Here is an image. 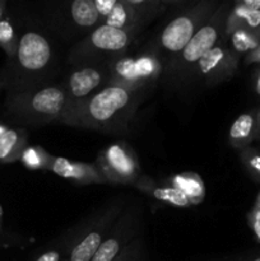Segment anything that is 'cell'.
Instances as JSON below:
<instances>
[{
    "label": "cell",
    "instance_id": "obj_8",
    "mask_svg": "<svg viewBox=\"0 0 260 261\" xmlns=\"http://www.w3.org/2000/svg\"><path fill=\"white\" fill-rule=\"evenodd\" d=\"M102 75L97 69L86 68L75 71L70 76V92L75 97H83L91 93L96 87L99 86Z\"/></svg>",
    "mask_w": 260,
    "mask_h": 261
},
{
    "label": "cell",
    "instance_id": "obj_31",
    "mask_svg": "<svg viewBox=\"0 0 260 261\" xmlns=\"http://www.w3.org/2000/svg\"><path fill=\"white\" fill-rule=\"evenodd\" d=\"M256 89H257V93L260 94V75H259V79H257V84H256Z\"/></svg>",
    "mask_w": 260,
    "mask_h": 261
},
{
    "label": "cell",
    "instance_id": "obj_11",
    "mask_svg": "<svg viewBox=\"0 0 260 261\" xmlns=\"http://www.w3.org/2000/svg\"><path fill=\"white\" fill-rule=\"evenodd\" d=\"M71 17L76 24L91 27L98 20L99 14L93 0H75L71 4Z\"/></svg>",
    "mask_w": 260,
    "mask_h": 261
},
{
    "label": "cell",
    "instance_id": "obj_27",
    "mask_svg": "<svg viewBox=\"0 0 260 261\" xmlns=\"http://www.w3.org/2000/svg\"><path fill=\"white\" fill-rule=\"evenodd\" d=\"M242 7L251 10H260V0H245L241 3Z\"/></svg>",
    "mask_w": 260,
    "mask_h": 261
},
{
    "label": "cell",
    "instance_id": "obj_28",
    "mask_svg": "<svg viewBox=\"0 0 260 261\" xmlns=\"http://www.w3.org/2000/svg\"><path fill=\"white\" fill-rule=\"evenodd\" d=\"M254 231L255 233H256L257 239L260 240V212L259 211L255 213V217H254Z\"/></svg>",
    "mask_w": 260,
    "mask_h": 261
},
{
    "label": "cell",
    "instance_id": "obj_17",
    "mask_svg": "<svg viewBox=\"0 0 260 261\" xmlns=\"http://www.w3.org/2000/svg\"><path fill=\"white\" fill-rule=\"evenodd\" d=\"M153 195L161 201L171 204L175 206H188L191 204L190 199L176 188H158L153 191Z\"/></svg>",
    "mask_w": 260,
    "mask_h": 261
},
{
    "label": "cell",
    "instance_id": "obj_20",
    "mask_svg": "<svg viewBox=\"0 0 260 261\" xmlns=\"http://www.w3.org/2000/svg\"><path fill=\"white\" fill-rule=\"evenodd\" d=\"M120 250V244L117 240L110 239L107 241L102 242L98 247L97 252L94 254L93 259L91 261H114L117 252Z\"/></svg>",
    "mask_w": 260,
    "mask_h": 261
},
{
    "label": "cell",
    "instance_id": "obj_37",
    "mask_svg": "<svg viewBox=\"0 0 260 261\" xmlns=\"http://www.w3.org/2000/svg\"><path fill=\"white\" fill-rule=\"evenodd\" d=\"M114 261H119V260H114Z\"/></svg>",
    "mask_w": 260,
    "mask_h": 261
},
{
    "label": "cell",
    "instance_id": "obj_35",
    "mask_svg": "<svg viewBox=\"0 0 260 261\" xmlns=\"http://www.w3.org/2000/svg\"><path fill=\"white\" fill-rule=\"evenodd\" d=\"M0 216H2V208H0Z\"/></svg>",
    "mask_w": 260,
    "mask_h": 261
},
{
    "label": "cell",
    "instance_id": "obj_14",
    "mask_svg": "<svg viewBox=\"0 0 260 261\" xmlns=\"http://www.w3.org/2000/svg\"><path fill=\"white\" fill-rule=\"evenodd\" d=\"M132 20V9L129 3L117 2L112 12L106 17V24L110 27L124 30Z\"/></svg>",
    "mask_w": 260,
    "mask_h": 261
},
{
    "label": "cell",
    "instance_id": "obj_23",
    "mask_svg": "<svg viewBox=\"0 0 260 261\" xmlns=\"http://www.w3.org/2000/svg\"><path fill=\"white\" fill-rule=\"evenodd\" d=\"M138 68V73H139L140 79L148 78V76L152 75L155 70H157V65H155V61L153 59L147 58H140L135 60Z\"/></svg>",
    "mask_w": 260,
    "mask_h": 261
},
{
    "label": "cell",
    "instance_id": "obj_18",
    "mask_svg": "<svg viewBox=\"0 0 260 261\" xmlns=\"http://www.w3.org/2000/svg\"><path fill=\"white\" fill-rule=\"evenodd\" d=\"M232 45H233L235 50L239 53H246V51L256 48L259 46V41L246 30L240 28V30L235 31L232 35Z\"/></svg>",
    "mask_w": 260,
    "mask_h": 261
},
{
    "label": "cell",
    "instance_id": "obj_12",
    "mask_svg": "<svg viewBox=\"0 0 260 261\" xmlns=\"http://www.w3.org/2000/svg\"><path fill=\"white\" fill-rule=\"evenodd\" d=\"M101 244L102 240L99 233L92 232L74 247L70 254V261H91Z\"/></svg>",
    "mask_w": 260,
    "mask_h": 261
},
{
    "label": "cell",
    "instance_id": "obj_15",
    "mask_svg": "<svg viewBox=\"0 0 260 261\" xmlns=\"http://www.w3.org/2000/svg\"><path fill=\"white\" fill-rule=\"evenodd\" d=\"M224 58H226V53H224L223 48L214 46L198 61L199 69L204 75H209L223 64Z\"/></svg>",
    "mask_w": 260,
    "mask_h": 261
},
{
    "label": "cell",
    "instance_id": "obj_10",
    "mask_svg": "<svg viewBox=\"0 0 260 261\" xmlns=\"http://www.w3.org/2000/svg\"><path fill=\"white\" fill-rule=\"evenodd\" d=\"M173 188L183 191L191 203H199L204 196V184L195 173H180L172 180Z\"/></svg>",
    "mask_w": 260,
    "mask_h": 261
},
{
    "label": "cell",
    "instance_id": "obj_25",
    "mask_svg": "<svg viewBox=\"0 0 260 261\" xmlns=\"http://www.w3.org/2000/svg\"><path fill=\"white\" fill-rule=\"evenodd\" d=\"M93 2L98 14L103 15V17H107L112 12L117 3L116 0H93Z\"/></svg>",
    "mask_w": 260,
    "mask_h": 261
},
{
    "label": "cell",
    "instance_id": "obj_3",
    "mask_svg": "<svg viewBox=\"0 0 260 261\" xmlns=\"http://www.w3.org/2000/svg\"><path fill=\"white\" fill-rule=\"evenodd\" d=\"M102 166L115 180H130L137 171V163L132 153L122 144H112L105 150Z\"/></svg>",
    "mask_w": 260,
    "mask_h": 261
},
{
    "label": "cell",
    "instance_id": "obj_9",
    "mask_svg": "<svg viewBox=\"0 0 260 261\" xmlns=\"http://www.w3.org/2000/svg\"><path fill=\"white\" fill-rule=\"evenodd\" d=\"M53 171L58 176L64 178H71V180H91L94 176L93 170L89 166L83 163H75L66 158H56L53 162Z\"/></svg>",
    "mask_w": 260,
    "mask_h": 261
},
{
    "label": "cell",
    "instance_id": "obj_22",
    "mask_svg": "<svg viewBox=\"0 0 260 261\" xmlns=\"http://www.w3.org/2000/svg\"><path fill=\"white\" fill-rule=\"evenodd\" d=\"M235 14L239 18L244 19L250 27L256 28L260 25V10H251L247 9V8L242 7L241 4L236 8L235 10Z\"/></svg>",
    "mask_w": 260,
    "mask_h": 261
},
{
    "label": "cell",
    "instance_id": "obj_1",
    "mask_svg": "<svg viewBox=\"0 0 260 261\" xmlns=\"http://www.w3.org/2000/svg\"><path fill=\"white\" fill-rule=\"evenodd\" d=\"M17 56L24 69L40 70L50 61L51 48L45 37L36 32H27L20 37L17 46Z\"/></svg>",
    "mask_w": 260,
    "mask_h": 261
},
{
    "label": "cell",
    "instance_id": "obj_6",
    "mask_svg": "<svg viewBox=\"0 0 260 261\" xmlns=\"http://www.w3.org/2000/svg\"><path fill=\"white\" fill-rule=\"evenodd\" d=\"M91 42L99 50L120 51L129 43V36L124 30L103 24L93 31Z\"/></svg>",
    "mask_w": 260,
    "mask_h": 261
},
{
    "label": "cell",
    "instance_id": "obj_5",
    "mask_svg": "<svg viewBox=\"0 0 260 261\" xmlns=\"http://www.w3.org/2000/svg\"><path fill=\"white\" fill-rule=\"evenodd\" d=\"M217 42V30L213 25H205L194 33L191 40L183 50V58L188 63H198Z\"/></svg>",
    "mask_w": 260,
    "mask_h": 261
},
{
    "label": "cell",
    "instance_id": "obj_36",
    "mask_svg": "<svg viewBox=\"0 0 260 261\" xmlns=\"http://www.w3.org/2000/svg\"><path fill=\"white\" fill-rule=\"evenodd\" d=\"M254 261H260V257H259V259H256V260H254Z\"/></svg>",
    "mask_w": 260,
    "mask_h": 261
},
{
    "label": "cell",
    "instance_id": "obj_32",
    "mask_svg": "<svg viewBox=\"0 0 260 261\" xmlns=\"http://www.w3.org/2000/svg\"><path fill=\"white\" fill-rule=\"evenodd\" d=\"M3 12H4V9H3V4L0 3V19H2V17H3Z\"/></svg>",
    "mask_w": 260,
    "mask_h": 261
},
{
    "label": "cell",
    "instance_id": "obj_21",
    "mask_svg": "<svg viewBox=\"0 0 260 261\" xmlns=\"http://www.w3.org/2000/svg\"><path fill=\"white\" fill-rule=\"evenodd\" d=\"M116 74L125 82H137L140 76L134 59H125L117 63Z\"/></svg>",
    "mask_w": 260,
    "mask_h": 261
},
{
    "label": "cell",
    "instance_id": "obj_29",
    "mask_svg": "<svg viewBox=\"0 0 260 261\" xmlns=\"http://www.w3.org/2000/svg\"><path fill=\"white\" fill-rule=\"evenodd\" d=\"M250 166H251L256 172L260 173V155H254V157L250 160Z\"/></svg>",
    "mask_w": 260,
    "mask_h": 261
},
{
    "label": "cell",
    "instance_id": "obj_24",
    "mask_svg": "<svg viewBox=\"0 0 260 261\" xmlns=\"http://www.w3.org/2000/svg\"><path fill=\"white\" fill-rule=\"evenodd\" d=\"M22 160L23 163L30 168H38L43 163L41 153H38V150L36 148H28V149H25L22 155Z\"/></svg>",
    "mask_w": 260,
    "mask_h": 261
},
{
    "label": "cell",
    "instance_id": "obj_2",
    "mask_svg": "<svg viewBox=\"0 0 260 261\" xmlns=\"http://www.w3.org/2000/svg\"><path fill=\"white\" fill-rule=\"evenodd\" d=\"M127 103H129V93L126 89L120 86L107 87L89 101L88 114L94 121H109Z\"/></svg>",
    "mask_w": 260,
    "mask_h": 261
},
{
    "label": "cell",
    "instance_id": "obj_7",
    "mask_svg": "<svg viewBox=\"0 0 260 261\" xmlns=\"http://www.w3.org/2000/svg\"><path fill=\"white\" fill-rule=\"evenodd\" d=\"M65 103V94L61 89L48 87L38 91L31 99V106L38 114L56 115Z\"/></svg>",
    "mask_w": 260,
    "mask_h": 261
},
{
    "label": "cell",
    "instance_id": "obj_30",
    "mask_svg": "<svg viewBox=\"0 0 260 261\" xmlns=\"http://www.w3.org/2000/svg\"><path fill=\"white\" fill-rule=\"evenodd\" d=\"M7 130H8V129H5L4 126H2V125H0V137H2V135L4 134V133L7 132Z\"/></svg>",
    "mask_w": 260,
    "mask_h": 261
},
{
    "label": "cell",
    "instance_id": "obj_13",
    "mask_svg": "<svg viewBox=\"0 0 260 261\" xmlns=\"http://www.w3.org/2000/svg\"><path fill=\"white\" fill-rule=\"evenodd\" d=\"M19 145V133L15 132V130H7L0 137V161L2 162H9V161L15 160Z\"/></svg>",
    "mask_w": 260,
    "mask_h": 261
},
{
    "label": "cell",
    "instance_id": "obj_16",
    "mask_svg": "<svg viewBox=\"0 0 260 261\" xmlns=\"http://www.w3.org/2000/svg\"><path fill=\"white\" fill-rule=\"evenodd\" d=\"M254 127V119L251 115L242 114L237 117L229 129V137L233 142H244L251 135Z\"/></svg>",
    "mask_w": 260,
    "mask_h": 261
},
{
    "label": "cell",
    "instance_id": "obj_34",
    "mask_svg": "<svg viewBox=\"0 0 260 261\" xmlns=\"http://www.w3.org/2000/svg\"><path fill=\"white\" fill-rule=\"evenodd\" d=\"M259 212H260V198H259Z\"/></svg>",
    "mask_w": 260,
    "mask_h": 261
},
{
    "label": "cell",
    "instance_id": "obj_4",
    "mask_svg": "<svg viewBox=\"0 0 260 261\" xmlns=\"http://www.w3.org/2000/svg\"><path fill=\"white\" fill-rule=\"evenodd\" d=\"M194 22L189 17L175 18L161 35V43L165 48L172 53L183 51L194 36Z\"/></svg>",
    "mask_w": 260,
    "mask_h": 261
},
{
    "label": "cell",
    "instance_id": "obj_26",
    "mask_svg": "<svg viewBox=\"0 0 260 261\" xmlns=\"http://www.w3.org/2000/svg\"><path fill=\"white\" fill-rule=\"evenodd\" d=\"M36 261H60V255L56 251L46 252V254L41 255Z\"/></svg>",
    "mask_w": 260,
    "mask_h": 261
},
{
    "label": "cell",
    "instance_id": "obj_33",
    "mask_svg": "<svg viewBox=\"0 0 260 261\" xmlns=\"http://www.w3.org/2000/svg\"><path fill=\"white\" fill-rule=\"evenodd\" d=\"M257 59H259V60H260V50H259V53H257Z\"/></svg>",
    "mask_w": 260,
    "mask_h": 261
},
{
    "label": "cell",
    "instance_id": "obj_19",
    "mask_svg": "<svg viewBox=\"0 0 260 261\" xmlns=\"http://www.w3.org/2000/svg\"><path fill=\"white\" fill-rule=\"evenodd\" d=\"M0 46L8 54H13L15 50L14 28L7 19H0Z\"/></svg>",
    "mask_w": 260,
    "mask_h": 261
}]
</instances>
